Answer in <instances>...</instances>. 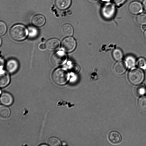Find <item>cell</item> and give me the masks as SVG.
Instances as JSON below:
<instances>
[{
    "instance_id": "24",
    "label": "cell",
    "mask_w": 146,
    "mask_h": 146,
    "mask_svg": "<svg viewBox=\"0 0 146 146\" xmlns=\"http://www.w3.org/2000/svg\"><path fill=\"white\" fill-rule=\"evenodd\" d=\"M146 89L145 87L142 86H137L135 89V94L138 96H142L146 92Z\"/></svg>"
},
{
    "instance_id": "27",
    "label": "cell",
    "mask_w": 146,
    "mask_h": 146,
    "mask_svg": "<svg viewBox=\"0 0 146 146\" xmlns=\"http://www.w3.org/2000/svg\"><path fill=\"white\" fill-rule=\"evenodd\" d=\"M80 68L79 66L76 64H73L71 66L70 68L71 72L74 73H77L79 71Z\"/></svg>"
},
{
    "instance_id": "13",
    "label": "cell",
    "mask_w": 146,
    "mask_h": 146,
    "mask_svg": "<svg viewBox=\"0 0 146 146\" xmlns=\"http://www.w3.org/2000/svg\"><path fill=\"white\" fill-rule=\"evenodd\" d=\"M46 19L45 17L41 15H37L35 16L32 20V23L34 26L40 27L43 26L45 23Z\"/></svg>"
},
{
    "instance_id": "16",
    "label": "cell",
    "mask_w": 146,
    "mask_h": 146,
    "mask_svg": "<svg viewBox=\"0 0 146 146\" xmlns=\"http://www.w3.org/2000/svg\"><path fill=\"white\" fill-rule=\"evenodd\" d=\"M62 34L65 36H71L73 33V29L69 24H66L62 26L61 28Z\"/></svg>"
},
{
    "instance_id": "1",
    "label": "cell",
    "mask_w": 146,
    "mask_h": 146,
    "mask_svg": "<svg viewBox=\"0 0 146 146\" xmlns=\"http://www.w3.org/2000/svg\"><path fill=\"white\" fill-rule=\"evenodd\" d=\"M28 35V30L23 25L16 24L13 26L10 31L12 38L17 41H21L26 38Z\"/></svg>"
},
{
    "instance_id": "11",
    "label": "cell",
    "mask_w": 146,
    "mask_h": 146,
    "mask_svg": "<svg viewBox=\"0 0 146 146\" xmlns=\"http://www.w3.org/2000/svg\"><path fill=\"white\" fill-rule=\"evenodd\" d=\"M127 67L125 62L120 61L115 64L113 67L114 71L117 74L121 75L125 72Z\"/></svg>"
},
{
    "instance_id": "29",
    "label": "cell",
    "mask_w": 146,
    "mask_h": 146,
    "mask_svg": "<svg viewBox=\"0 0 146 146\" xmlns=\"http://www.w3.org/2000/svg\"><path fill=\"white\" fill-rule=\"evenodd\" d=\"M38 48L40 50H44L46 48L45 44L43 43L40 44L38 45Z\"/></svg>"
},
{
    "instance_id": "36",
    "label": "cell",
    "mask_w": 146,
    "mask_h": 146,
    "mask_svg": "<svg viewBox=\"0 0 146 146\" xmlns=\"http://www.w3.org/2000/svg\"><path fill=\"white\" fill-rule=\"evenodd\" d=\"M66 143H65L64 142H63L62 143V145H66Z\"/></svg>"
},
{
    "instance_id": "37",
    "label": "cell",
    "mask_w": 146,
    "mask_h": 146,
    "mask_svg": "<svg viewBox=\"0 0 146 146\" xmlns=\"http://www.w3.org/2000/svg\"><path fill=\"white\" fill-rule=\"evenodd\" d=\"M0 41H1V42H0V45H1V40H0Z\"/></svg>"
},
{
    "instance_id": "30",
    "label": "cell",
    "mask_w": 146,
    "mask_h": 146,
    "mask_svg": "<svg viewBox=\"0 0 146 146\" xmlns=\"http://www.w3.org/2000/svg\"><path fill=\"white\" fill-rule=\"evenodd\" d=\"M0 66H1V69L3 68V66L4 64V60L1 57L0 59Z\"/></svg>"
},
{
    "instance_id": "20",
    "label": "cell",
    "mask_w": 146,
    "mask_h": 146,
    "mask_svg": "<svg viewBox=\"0 0 146 146\" xmlns=\"http://www.w3.org/2000/svg\"><path fill=\"white\" fill-rule=\"evenodd\" d=\"M28 34L29 37L31 38L36 37L38 34V30L35 27L30 26L28 28Z\"/></svg>"
},
{
    "instance_id": "19",
    "label": "cell",
    "mask_w": 146,
    "mask_h": 146,
    "mask_svg": "<svg viewBox=\"0 0 146 146\" xmlns=\"http://www.w3.org/2000/svg\"><path fill=\"white\" fill-rule=\"evenodd\" d=\"M139 109L142 111H146V97L140 98L137 103Z\"/></svg>"
},
{
    "instance_id": "31",
    "label": "cell",
    "mask_w": 146,
    "mask_h": 146,
    "mask_svg": "<svg viewBox=\"0 0 146 146\" xmlns=\"http://www.w3.org/2000/svg\"><path fill=\"white\" fill-rule=\"evenodd\" d=\"M143 7L145 10L146 11V0H144L143 2Z\"/></svg>"
},
{
    "instance_id": "18",
    "label": "cell",
    "mask_w": 146,
    "mask_h": 146,
    "mask_svg": "<svg viewBox=\"0 0 146 146\" xmlns=\"http://www.w3.org/2000/svg\"><path fill=\"white\" fill-rule=\"evenodd\" d=\"M125 62L127 67L131 68L135 66L136 63V59L132 55H128L125 58Z\"/></svg>"
},
{
    "instance_id": "32",
    "label": "cell",
    "mask_w": 146,
    "mask_h": 146,
    "mask_svg": "<svg viewBox=\"0 0 146 146\" xmlns=\"http://www.w3.org/2000/svg\"><path fill=\"white\" fill-rule=\"evenodd\" d=\"M142 29L143 30H146V25H143L142 27Z\"/></svg>"
},
{
    "instance_id": "14",
    "label": "cell",
    "mask_w": 146,
    "mask_h": 146,
    "mask_svg": "<svg viewBox=\"0 0 146 146\" xmlns=\"http://www.w3.org/2000/svg\"><path fill=\"white\" fill-rule=\"evenodd\" d=\"M10 81V78L9 74L6 72L1 70L0 86L3 88L7 86Z\"/></svg>"
},
{
    "instance_id": "26",
    "label": "cell",
    "mask_w": 146,
    "mask_h": 146,
    "mask_svg": "<svg viewBox=\"0 0 146 146\" xmlns=\"http://www.w3.org/2000/svg\"><path fill=\"white\" fill-rule=\"evenodd\" d=\"M7 30V27L6 24L3 21L0 22V35L2 36L4 35Z\"/></svg>"
},
{
    "instance_id": "25",
    "label": "cell",
    "mask_w": 146,
    "mask_h": 146,
    "mask_svg": "<svg viewBox=\"0 0 146 146\" xmlns=\"http://www.w3.org/2000/svg\"><path fill=\"white\" fill-rule=\"evenodd\" d=\"M137 66L143 69H146V61L143 58H140L137 60L136 62Z\"/></svg>"
},
{
    "instance_id": "15",
    "label": "cell",
    "mask_w": 146,
    "mask_h": 146,
    "mask_svg": "<svg viewBox=\"0 0 146 146\" xmlns=\"http://www.w3.org/2000/svg\"><path fill=\"white\" fill-rule=\"evenodd\" d=\"M71 4V0H55L56 7L60 10H65L68 8Z\"/></svg>"
},
{
    "instance_id": "3",
    "label": "cell",
    "mask_w": 146,
    "mask_h": 146,
    "mask_svg": "<svg viewBox=\"0 0 146 146\" xmlns=\"http://www.w3.org/2000/svg\"><path fill=\"white\" fill-rule=\"evenodd\" d=\"M144 75L141 69L134 68L129 72L128 78L130 82L132 84L137 85L140 84L143 81Z\"/></svg>"
},
{
    "instance_id": "7",
    "label": "cell",
    "mask_w": 146,
    "mask_h": 146,
    "mask_svg": "<svg viewBox=\"0 0 146 146\" xmlns=\"http://www.w3.org/2000/svg\"><path fill=\"white\" fill-rule=\"evenodd\" d=\"M128 9L131 14L137 15L142 12L143 7L140 2L135 1L130 3L128 6Z\"/></svg>"
},
{
    "instance_id": "22",
    "label": "cell",
    "mask_w": 146,
    "mask_h": 146,
    "mask_svg": "<svg viewBox=\"0 0 146 146\" xmlns=\"http://www.w3.org/2000/svg\"><path fill=\"white\" fill-rule=\"evenodd\" d=\"M48 145L50 146H58L61 145L60 140L58 138L52 137L50 138L48 141Z\"/></svg>"
},
{
    "instance_id": "34",
    "label": "cell",
    "mask_w": 146,
    "mask_h": 146,
    "mask_svg": "<svg viewBox=\"0 0 146 146\" xmlns=\"http://www.w3.org/2000/svg\"><path fill=\"white\" fill-rule=\"evenodd\" d=\"M103 2H108L110 1L111 0H101Z\"/></svg>"
},
{
    "instance_id": "35",
    "label": "cell",
    "mask_w": 146,
    "mask_h": 146,
    "mask_svg": "<svg viewBox=\"0 0 146 146\" xmlns=\"http://www.w3.org/2000/svg\"><path fill=\"white\" fill-rule=\"evenodd\" d=\"M144 84H145V87H146V79L145 81Z\"/></svg>"
},
{
    "instance_id": "8",
    "label": "cell",
    "mask_w": 146,
    "mask_h": 146,
    "mask_svg": "<svg viewBox=\"0 0 146 146\" xmlns=\"http://www.w3.org/2000/svg\"><path fill=\"white\" fill-rule=\"evenodd\" d=\"M60 44V41L57 39H50L48 40L45 44L46 49L49 51H53L58 49Z\"/></svg>"
},
{
    "instance_id": "4",
    "label": "cell",
    "mask_w": 146,
    "mask_h": 146,
    "mask_svg": "<svg viewBox=\"0 0 146 146\" xmlns=\"http://www.w3.org/2000/svg\"><path fill=\"white\" fill-rule=\"evenodd\" d=\"M115 11V5L111 3L108 2L102 7L101 13L103 18L107 20H110L114 17Z\"/></svg>"
},
{
    "instance_id": "6",
    "label": "cell",
    "mask_w": 146,
    "mask_h": 146,
    "mask_svg": "<svg viewBox=\"0 0 146 146\" xmlns=\"http://www.w3.org/2000/svg\"><path fill=\"white\" fill-rule=\"evenodd\" d=\"M76 46V40L72 37H67L64 38L62 42V49L67 52H70L73 51Z\"/></svg>"
},
{
    "instance_id": "2",
    "label": "cell",
    "mask_w": 146,
    "mask_h": 146,
    "mask_svg": "<svg viewBox=\"0 0 146 146\" xmlns=\"http://www.w3.org/2000/svg\"><path fill=\"white\" fill-rule=\"evenodd\" d=\"M69 78L68 73L63 68L56 69L52 74V80L55 84L58 86L65 85L68 82Z\"/></svg>"
},
{
    "instance_id": "28",
    "label": "cell",
    "mask_w": 146,
    "mask_h": 146,
    "mask_svg": "<svg viewBox=\"0 0 146 146\" xmlns=\"http://www.w3.org/2000/svg\"><path fill=\"white\" fill-rule=\"evenodd\" d=\"M126 0H114L115 4L117 6H120L123 4Z\"/></svg>"
},
{
    "instance_id": "33",
    "label": "cell",
    "mask_w": 146,
    "mask_h": 146,
    "mask_svg": "<svg viewBox=\"0 0 146 146\" xmlns=\"http://www.w3.org/2000/svg\"><path fill=\"white\" fill-rule=\"evenodd\" d=\"M143 35L144 38L145 40H146V30L144 32Z\"/></svg>"
},
{
    "instance_id": "12",
    "label": "cell",
    "mask_w": 146,
    "mask_h": 146,
    "mask_svg": "<svg viewBox=\"0 0 146 146\" xmlns=\"http://www.w3.org/2000/svg\"><path fill=\"white\" fill-rule=\"evenodd\" d=\"M108 139L110 142L113 144L119 143L122 139L120 134L116 131H112L110 132L108 135Z\"/></svg>"
},
{
    "instance_id": "5",
    "label": "cell",
    "mask_w": 146,
    "mask_h": 146,
    "mask_svg": "<svg viewBox=\"0 0 146 146\" xmlns=\"http://www.w3.org/2000/svg\"><path fill=\"white\" fill-rule=\"evenodd\" d=\"M67 57L66 53L61 51H58L52 56L51 61L52 64L58 66L65 63L67 60Z\"/></svg>"
},
{
    "instance_id": "17",
    "label": "cell",
    "mask_w": 146,
    "mask_h": 146,
    "mask_svg": "<svg viewBox=\"0 0 146 146\" xmlns=\"http://www.w3.org/2000/svg\"><path fill=\"white\" fill-rule=\"evenodd\" d=\"M10 111L7 107L3 105L0 106V116L1 117L5 118L8 117L10 115Z\"/></svg>"
},
{
    "instance_id": "21",
    "label": "cell",
    "mask_w": 146,
    "mask_h": 146,
    "mask_svg": "<svg viewBox=\"0 0 146 146\" xmlns=\"http://www.w3.org/2000/svg\"><path fill=\"white\" fill-rule=\"evenodd\" d=\"M112 56L114 59L117 61L121 60L123 56L122 51L119 48L115 49L112 52Z\"/></svg>"
},
{
    "instance_id": "23",
    "label": "cell",
    "mask_w": 146,
    "mask_h": 146,
    "mask_svg": "<svg viewBox=\"0 0 146 146\" xmlns=\"http://www.w3.org/2000/svg\"><path fill=\"white\" fill-rule=\"evenodd\" d=\"M137 23L139 25L146 24V13H142L138 15L136 19Z\"/></svg>"
},
{
    "instance_id": "9",
    "label": "cell",
    "mask_w": 146,
    "mask_h": 146,
    "mask_svg": "<svg viewBox=\"0 0 146 146\" xmlns=\"http://www.w3.org/2000/svg\"><path fill=\"white\" fill-rule=\"evenodd\" d=\"M19 64L18 61L15 59H11L9 60L6 64V68L10 73H13L18 70Z\"/></svg>"
},
{
    "instance_id": "10",
    "label": "cell",
    "mask_w": 146,
    "mask_h": 146,
    "mask_svg": "<svg viewBox=\"0 0 146 146\" xmlns=\"http://www.w3.org/2000/svg\"><path fill=\"white\" fill-rule=\"evenodd\" d=\"M13 98L12 95L7 92H3L1 94L0 102L3 105L9 106L13 103Z\"/></svg>"
}]
</instances>
